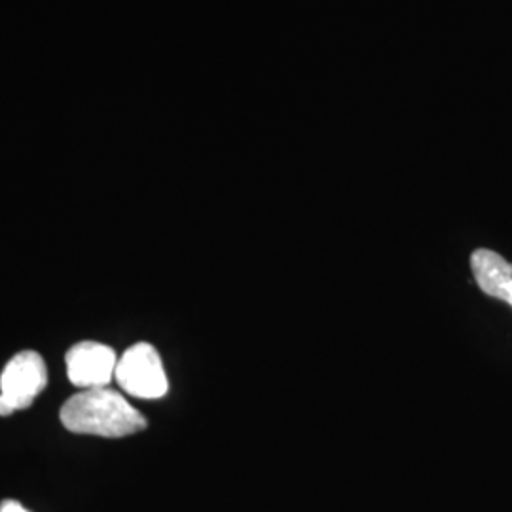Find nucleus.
<instances>
[{"label": "nucleus", "instance_id": "obj_1", "mask_svg": "<svg viewBox=\"0 0 512 512\" xmlns=\"http://www.w3.org/2000/svg\"><path fill=\"white\" fill-rule=\"evenodd\" d=\"M63 425L78 435L120 439L147 429L145 416L109 387L82 389L61 408Z\"/></svg>", "mask_w": 512, "mask_h": 512}, {"label": "nucleus", "instance_id": "obj_2", "mask_svg": "<svg viewBox=\"0 0 512 512\" xmlns=\"http://www.w3.org/2000/svg\"><path fill=\"white\" fill-rule=\"evenodd\" d=\"M48 385V368L37 351L14 355L0 376V416L29 408Z\"/></svg>", "mask_w": 512, "mask_h": 512}, {"label": "nucleus", "instance_id": "obj_3", "mask_svg": "<svg viewBox=\"0 0 512 512\" xmlns=\"http://www.w3.org/2000/svg\"><path fill=\"white\" fill-rule=\"evenodd\" d=\"M114 380L124 393L137 399H162L169 382L160 353L150 344H135L118 359Z\"/></svg>", "mask_w": 512, "mask_h": 512}, {"label": "nucleus", "instance_id": "obj_4", "mask_svg": "<svg viewBox=\"0 0 512 512\" xmlns=\"http://www.w3.org/2000/svg\"><path fill=\"white\" fill-rule=\"evenodd\" d=\"M67 376L80 389L109 387L118 357L114 349L99 342H80L67 351Z\"/></svg>", "mask_w": 512, "mask_h": 512}, {"label": "nucleus", "instance_id": "obj_5", "mask_svg": "<svg viewBox=\"0 0 512 512\" xmlns=\"http://www.w3.org/2000/svg\"><path fill=\"white\" fill-rule=\"evenodd\" d=\"M471 268L480 291L503 300L512 281V264L490 249H478L471 256Z\"/></svg>", "mask_w": 512, "mask_h": 512}, {"label": "nucleus", "instance_id": "obj_6", "mask_svg": "<svg viewBox=\"0 0 512 512\" xmlns=\"http://www.w3.org/2000/svg\"><path fill=\"white\" fill-rule=\"evenodd\" d=\"M0 512H29L19 501L14 499H6L0 503Z\"/></svg>", "mask_w": 512, "mask_h": 512}, {"label": "nucleus", "instance_id": "obj_7", "mask_svg": "<svg viewBox=\"0 0 512 512\" xmlns=\"http://www.w3.org/2000/svg\"><path fill=\"white\" fill-rule=\"evenodd\" d=\"M503 300H505V302H509V304L512 306V281L511 285L507 287V293H505V298H503Z\"/></svg>", "mask_w": 512, "mask_h": 512}]
</instances>
